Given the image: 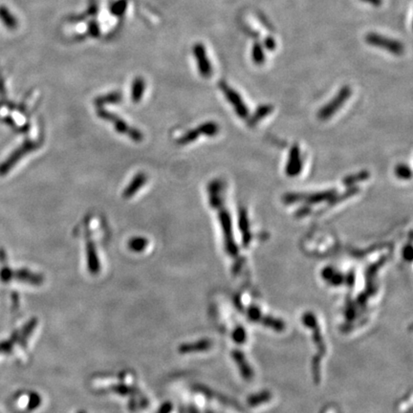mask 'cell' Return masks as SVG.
<instances>
[{
	"mask_svg": "<svg viewBox=\"0 0 413 413\" xmlns=\"http://www.w3.org/2000/svg\"><path fill=\"white\" fill-rule=\"evenodd\" d=\"M97 108H98L97 109L98 116L104 121H108V122H111L117 131L124 134V135H127L128 137H130V139H132L133 141H143V134L139 130H137L136 128H133L130 125H128L123 120H122L119 117H117L113 113L103 109L102 106H97Z\"/></svg>",
	"mask_w": 413,
	"mask_h": 413,
	"instance_id": "1",
	"label": "cell"
},
{
	"mask_svg": "<svg viewBox=\"0 0 413 413\" xmlns=\"http://www.w3.org/2000/svg\"><path fill=\"white\" fill-rule=\"evenodd\" d=\"M336 195V191L334 189L319 191L315 193H287L283 196V202L286 204H294L297 202H305L307 204H318L324 201H330L332 198Z\"/></svg>",
	"mask_w": 413,
	"mask_h": 413,
	"instance_id": "2",
	"label": "cell"
},
{
	"mask_svg": "<svg viewBox=\"0 0 413 413\" xmlns=\"http://www.w3.org/2000/svg\"><path fill=\"white\" fill-rule=\"evenodd\" d=\"M366 41L374 47L384 49L396 56H400L404 53V45L400 41L377 33H369L366 37Z\"/></svg>",
	"mask_w": 413,
	"mask_h": 413,
	"instance_id": "3",
	"label": "cell"
},
{
	"mask_svg": "<svg viewBox=\"0 0 413 413\" xmlns=\"http://www.w3.org/2000/svg\"><path fill=\"white\" fill-rule=\"evenodd\" d=\"M351 95V89L348 86H343L332 101L326 103L318 113L319 120L325 121L330 119L338 109L346 103Z\"/></svg>",
	"mask_w": 413,
	"mask_h": 413,
	"instance_id": "4",
	"label": "cell"
},
{
	"mask_svg": "<svg viewBox=\"0 0 413 413\" xmlns=\"http://www.w3.org/2000/svg\"><path fill=\"white\" fill-rule=\"evenodd\" d=\"M219 88L225 95L226 99L228 100V102L233 105V107H234L236 114L238 115V117H240L241 119L249 118V116H250L249 109H248L246 103L243 102L241 96L238 94V92H236L234 88L229 86L228 84H226L225 82H220L219 83Z\"/></svg>",
	"mask_w": 413,
	"mask_h": 413,
	"instance_id": "5",
	"label": "cell"
},
{
	"mask_svg": "<svg viewBox=\"0 0 413 413\" xmlns=\"http://www.w3.org/2000/svg\"><path fill=\"white\" fill-rule=\"evenodd\" d=\"M219 132V126L216 122H209L202 123L199 125L197 128L188 131L185 135L180 137L177 140V144L179 145H187L189 143L195 141L200 137L201 135H206V136H216V134Z\"/></svg>",
	"mask_w": 413,
	"mask_h": 413,
	"instance_id": "6",
	"label": "cell"
},
{
	"mask_svg": "<svg viewBox=\"0 0 413 413\" xmlns=\"http://www.w3.org/2000/svg\"><path fill=\"white\" fill-rule=\"evenodd\" d=\"M38 144L37 143H33V142H27L24 145H22L19 149L15 151L8 159L6 160L1 166H0V174L4 175L5 173H7L10 169H12L18 162L20 158H22L27 152L29 151H34L38 148Z\"/></svg>",
	"mask_w": 413,
	"mask_h": 413,
	"instance_id": "7",
	"label": "cell"
},
{
	"mask_svg": "<svg viewBox=\"0 0 413 413\" xmlns=\"http://www.w3.org/2000/svg\"><path fill=\"white\" fill-rule=\"evenodd\" d=\"M302 166L303 164L301 158V150L298 146H294L289 152L285 172L289 177H296L301 173Z\"/></svg>",
	"mask_w": 413,
	"mask_h": 413,
	"instance_id": "8",
	"label": "cell"
},
{
	"mask_svg": "<svg viewBox=\"0 0 413 413\" xmlns=\"http://www.w3.org/2000/svg\"><path fill=\"white\" fill-rule=\"evenodd\" d=\"M194 56L197 62L198 70L204 78H209L213 73V67L206 56V50L202 44H196L193 49Z\"/></svg>",
	"mask_w": 413,
	"mask_h": 413,
	"instance_id": "9",
	"label": "cell"
},
{
	"mask_svg": "<svg viewBox=\"0 0 413 413\" xmlns=\"http://www.w3.org/2000/svg\"><path fill=\"white\" fill-rule=\"evenodd\" d=\"M147 175L144 174L143 172H139L134 176V178L131 181V183L125 188L122 196L124 198L132 197L140 188L145 185L147 182Z\"/></svg>",
	"mask_w": 413,
	"mask_h": 413,
	"instance_id": "10",
	"label": "cell"
},
{
	"mask_svg": "<svg viewBox=\"0 0 413 413\" xmlns=\"http://www.w3.org/2000/svg\"><path fill=\"white\" fill-rule=\"evenodd\" d=\"M238 222H239V228L243 235V242L245 244H248L251 240V232H250V221L248 218V215L245 209L239 210V216H238Z\"/></svg>",
	"mask_w": 413,
	"mask_h": 413,
	"instance_id": "11",
	"label": "cell"
},
{
	"mask_svg": "<svg viewBox=\"0 0 413 413\" xmlns=\"http://www.w3.org/2000/svg\"><path fill=\"white\" fill-rule=\"evenodd\" d=\"M272 110H273V108H272V105H270V104H265V105L259 106L255 110V112L252 115V117L250 118L249 124L251 126H254L257 122L264 119L266 116H268L270 113L272 112Z\"/></svg>",
	"mask_w": 413,
	"mask_h": 413,
	"instance_id": "12",
	"label": "cell"
},
{
	"mask_svg": "<svg viewBox=\"0 0 413 413\" xmlns=\"http://www.w3.org/2000/svg\"><path fill=\"white\" fill-rule=\"evenodd\" d=\"M13 278H16L21 282H30L32 284H39L41 282V278L39 276L34 274L27 270H18L13 272Z\"/></svg>",
	"mask_w": 413,
	"mask_h": 413,
	"instance_id": "13",
	"label": "cell"
},
{
	"mask_svg": "<svg viewBox=\"0 0 413 413\" xmlns=\"http://www.w3.org/2000/svg\"><path fill=\"white\" fill-rule=\"evenodd\" d=\"M146 85H145V82L141 78H138L134 81L133 85H132V93L131 98L133 103H139L141 101L142 97L144 95V91H145Z\"/></svg>",
	"mask_w": 413,
	"mask_h": 413,
	"instance_id": "14",
	"label": "cell"
},
{
	"mask_svg": "<svg viewBox=\"0 0 413 413\" xmlns=\"http://www.w3.org/2000/svg\"><path fill=\"white\" fill-rule=\"evenodd\" d=\"M0 19L3 22V24L8 28L14 29L17 27V19L5 6H0Z\"/></svg>",
	"mask_w": 413,
	"mask_h": 413,
	"instance_id": "15",
	"label": "cell"
},
{
	"mask_svg": "<svg viewBox=\"0 0 413 413\" xmlns=\"http://www.w3.org/2000/svg\"><path fill=\"white\" fill-rule=\"evenodd\" d=\"M121 99H122L121 93L115 92V93H110V94L104 95V96L97 98L95 103L97 106H103L104 104H107V103H120L122 101Z\"/></svg>",
	"mask_w": 413,
	"mask_h": 413,
	"instance_id": "16",
	"label": "cell"
},
{
	"mask_svg": "<svg viewBox=\"0 0 413 413\" xmlns=\"http://www.w3.org/2000/svg\"><path fill=\"white\" fill-rule=\"evenodd\" d=\"M368 178H369V172L366 171V170H363L361 172H358L356 174L350 175V176H348V177L345 179L343 180V185L350 187V186H353V185H355L356 183H359V182L366 181Z\"/></svg>",
	"mask_w": 413,
	"mask_h": 413,
	"instance_id": "17",
	"label": "cell"
},
{
	"mask_svg": "<svg viewBox=\"0 0 413 413\" xmlns=\"http://www.w3.org/2000/svg\"><path fill=\"white\" fill-rule=\"evenodd\" d=\"M394 173L398 178L402 179V180H409L411 178V174H412L410 168L404 164H400L396 166Z\"/></svg>",
	"mask_w": 413,
	"mask_h": 413,
	"instance_id": "18",
	"label": "cell"
},
{
	"mask_svg": "<svg viewBox=\"0 0 413 413\" xmlns=\"http://www.w3.org/2000/svg\"><path fill=\"white\" fill-rule=\"evenodd\" d=\"M18 339H19V332H15L9 340H4L0 342V353H4V354L11 353L15 342Z\"/></svg>",
	"mask_w": 413,
	"mask_h": 413,
	"instance_id": "19",
	"label": "cell"
},
{
	"mask_svg": "<svg viewBox=\"0 0 413 413\" xmlns=\"http://www.w3.org/2000/svg\"><path fill=\"white\" fill-rule=\"evenodd\" d=\"M252 58L255 64L257 65H261L265 61V55L263 52L262 47L260 44L255 43L253 50H252Z\"/></svg>",
	"mask_w": 413,
	"mask_h": 413,
	"instance_id": "20",
	"label": "cell"
},
{
	"mask_svg": "<svg viewBox=\"0 0 413 413\" xmlns=\"http://www.w3.org/2000/svg\"><path fill=\"white\" fill-rule=\"evenodd\" d=\"M148 244V240L144 237H135L132 238L131 240L129 241L128 246L131 249L132 251L135 252H140L142 250H144Z\"/></svg>",
	"mask_w": 413,
	"mask_h": 413,
	"instance_id": "21",
	"label": "cell"
},
{
	"mask_svg": "<svg viewBox=\"0 0 413 413\" xmlns=\"http://www.w3.org/2000/svg\"><path fill=\"white\" fill-rule=\"evenodd\" d=\"M36 323H37L36 320H30V322L25 326V328L23 329L22 335H21L20 340H19V345H20L21 347H25V343H26V341H27V339H28L30 334L32 333V331L34 330L35 326H36Z\"/></svg>",
	"mask_w": 413,
	"mask_h": 413,
	"instance_id": "22",
	"label": "cell"
},
{
	"mask_svg": "<svg viewBox=\"0 0 413 413\" xmlns=\"http://www.w3.org/2000/svg\"><path fill=\"white\" fill-rule=\"evenodd\" d=\"M13 279V271L10 269L9 267L4 266L0 272V280L1 282L6 283L11 282Z\"/></svg>",
	"mask_w": 413,
	"mask_h": 413,
	"instance_id": "23",
	"label": "cell"
},
{
	"mask_svg": "<svg viewBox=\"0 0 413 413\" xmlns=\"http://www.w3.org/2000/svg\"><path fill=\"white\" fill-rule=\"evenodd\" d=\"M39 397H38L36 394H33L31 396L30 402H29V408L30 409H34L35 407L38 406V402H39Z\"/></svg>",
	"mask_w": 413,
	"mask_h": 413,
	"instance_id": "24",
	"label": "cell"
},
{
	"mask_svg": "<svg viewBox=\"0 0 413 413\" xmlns=\"http://www.w3.org/2000/svg\"><path fill=\"white\" fill-rule=\"evenodd\" d=\"M265 47L269 50H272L276 47V41L273 40V38H269L265 40Z\"/></svg>",
	"mask_w": 413,
	"mask_h": 413,
	"instance_id": "25",
	"label": "cell"
},
{
	"mask_svg": "<svg viewBox=\"0 0 413 413\" xmlns=\"http://www.w3.org/2000/svg\"><path fill=\"white\" fill-rule=\"evenodd\" d=\"M361 1H363V2H365V3H367V4H369V5L376 6V7L381 6V5H382V2H383V0H361Z\"/></svg>",
	"mask_w": 413,
	"mask_h": 413,
	"instance_id": "26",
	"label": "cell"
},
{
	"mask_svg": "<svg viewBox=\"0 0 413 413\" xmlns=\"http://www.w3.org/2000/svg\"><path fill=\"white\" fill-rule=\"evenodd\" d=\"M0 261L3 264L6 262V254L3 250H0Z\"/></svg>",
	"mask_w": 413,
	"mask_h": 413,
	"instance_id": "27",
	"label": "cell"
}]
</instances>
